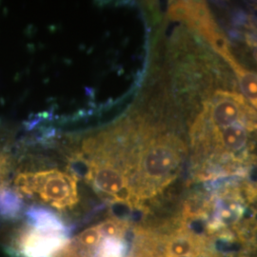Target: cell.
I'll list each match as a JSON object with an SVG mask.
<instances>
[{
    "label": "cell",
    "instance_id": "cell-1",
    "mask_svg": "<svg viewBox=\"0 0 257 257\" xmlns=\"http://www.w3.org/2000/svg\"><path fill=\"white\" fill-rule=\"evenodd\" d=\"M190 141L196 179L248 175L257 164V110L241 93L216 90L193 120Z\"/></svg>",
    "mask_w": 257,
    "mask_h": 257
},
{
    "label": "cell",
    "instance_id": "cell-2",
    "mask_svg": "<svg viewBox=\"0 0 257 257\" xmlns=\"http://www.w3.org/2000/svg\"><path fill=\"white\" fill-rule=\"evenodd\" d=\"M187 154L183 140L174 134L152 130L141 134V143L131 150L128 158L133 209L144 210L164 194L178 179Z\"/></svg>",
    "mask_w": 257,
    "mask_h": 257
},
{
    "label": "cell",
    "instance_id": "cell-3",
    "mask_svg": "<svg viewBox=\"0 0 257 257\" xmlns=\"http://www.w3.org/2000/svg\"><path fill=\"white\" fill-rule=\"evenodd\" d=\"M133 257H225L196 224L175 214L156 225L136 226Z\"/></svg>",
    "mask_w": 257,
    "mask_h": 257
},
{
    "label": "cell",
    "instance_id": "cell-4",
    "mask_svg": "<svg viewBox=\"0 0 257 257\" xmlns=\"http://www.w3.org/2000/svg\"><path fill=\"white\" fill-rule=\"evenodd\" d=\"M136 226L111 217L79 232L58 257H133Z\"/></svg>",
    "mask_w": 257,
    "mask_h": 257
},
{
    "label": "cell",
    "instance_id": "cell-5",
    "mask_svg": "<svg viewBox=\"0 0 257 257\" xmlns=\"http://www.w3.org/2000/svg\"><path fill=\"white\" fill-rule=\"evenodd\" d=\"M28 227L19 234L14 257H58L71 241V230L54 211L31 207L26 211Z\"/></svg>",
    "mask_w": 257,
    "mask_h": 257
},
{
    "label": "cell",
    "instance_id": "cell-6",
    "mask_svg": "<svg viewBox=\"0 0 257 257\" xmlns=\"http://www.w3.org/2000/svg\"><path fill=\"white\" fill-rule=\"evenodd\" d=\"M15 185L20 195L37 197L59 211L72 210L79 201L75 175L59 170L20 173Z\"/></svg>",
    "mask_w": 257,
    "mask_h": 257
},
{
    "label": "cell",
    "instance_id": "cell-7",
    "mask_svg": "<svg viewBox=\"0 0 257 257\" xmlns=\"http://www.w3.org/2000/svg\"><path fill=\"white\" fill-rule=\"evenodd\" d=\"M221 58L229 64L230 70L236 77L240 91L249 105L257 110V74L240 63L233 55L228 39H224L212 49Z\"/></svg>",
    "mask_w": 257,
    "mask_h": 257
},
{
    "label": "cell",
    "instance_id": "cell-8",
    "mask_svg": "<svg viewBox=\"0 0 257 257\" xmlns=\"http://www.w3.org/2000/svg\"><path fill=\"white\" fill-rule=\"evenodd\" d=\"M23 209L21 195L9 188H0V216L7 219L18 218Z\"/></svg>",
    "mask_w": 257,
    "mask_h": 257
},
{
    "label": "cell",
    "instance_id": "cell-9",
    "mask_svg": "<svg viewBox=\"0 0 257 257\" xmlns=\"http://www.w3.org/2000/svg\"><path fill=\"white\" fill-rule=\"evenodd\" d=\"M245 40L248 45L250 53L253 56L254 60L257 63V27L255 23H250L248 27L246 28L245 32Z\"/></svg>",
    "mask_w": 257,
    "mask_h": 257
},
{
    "label": "cell",
    "instance_id": "cell-10",
    "mask_svg": "<svg viewBox=\"0 0 257 257\" xmlns=\"http://www.w3.org/2000/svg\"><path fill=\"white\" fill-rule=\"evenodd\" d=\"M10 162L8 156L0 152V188L3 187L4 180L9 172Z\"/></svg>",
    "mask_w": 257,
    "mask_h": 257
},
{
    "label": "cell",
    "instance_id": "cell-11",
    "mask_svg": "<svg viewBox=\"0 0 257 257\" xmlns=\"http://www.w3.org/2000/svg\"><path fill=\"white\" fill-rule=\"evenodd\" d=\"M229 257H257V253L246 252V251H233Z\"/></svg>",
    "mask_w": 257,
    "mask_h": 257
}]
</instances>
